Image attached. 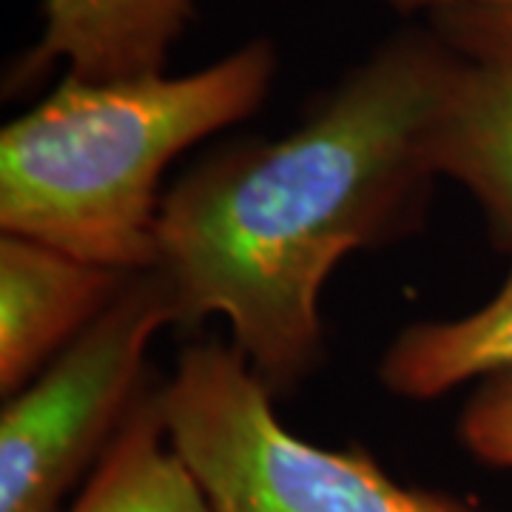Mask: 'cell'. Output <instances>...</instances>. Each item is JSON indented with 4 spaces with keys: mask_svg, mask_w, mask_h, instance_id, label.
Instances as JSON below:
<instances>
[{
    "mask_svg": "<svg viewBox=\"0 0 512 512\" xmlns=\"http://www.w3.org/2000/svg\"><path fill=\"white\" fill-rule=\"evenodd\" d=\"M450 55L430 26L353 66L299 126L214 151L165 191L154 274L174 325L220 316L279 396L325 356L322 288L345 256L424 225Z\"/></svg>",
    "mask_w": 512,
    "mask_h": 512,
    "instance_id": "1",
    "label": "cell"
},
{
    "mask_svg": "<svg viewBox=\"0 0 512 512\" xmlns=\"http://www.w3.org/2000/svg\"><path fill=\"white\" fill-rule=\"evenodd\" d=\"M274 74L265 37L188 74L106 83L63 74L0 131V234L120 274L151 271L168 165L248 120Z\"/></svg>",
    "mask_w": 512,
    "mask_h": 512,
    "instance_id": "2",
    "label": "cell"
},
{
    "mask_svg": "<svg viewBox=\"0 0 512 512\" xmlns=\"http://www.w3.org/2000/svg\"><path fill=\"white\" fill-rule=\"evenodd\" d=\"M165 433L214 512H490L410 487L362 447L291 433L234 345L197 342L157 384Z\"/></svg>",
    "mask_w": 512,
    "mask_h": 512,
    "instance_id": "3",
    "label": "cell"
},
{
    "mask_svg": "<svg viewBox=\"0 0 512 512\" xmlns=\"http://www.w3.org/2000/svg\"><path fill=\"white\" fill-rule=\"evenodd\" d=\"M174 325L160 276H128L106 311L0 410V512H63L148 393V348Z\"/></svg>",
    "mask_w": 512,
    "mask_h": 512,
    "instance_id": "4",
    "label": "cell"
},
{
    "mask_svg": "<svg viewBox=\"0 0 512 512\" xmlns=\"http://www.w3.org/2000/svg\"><path fill=\"white\" fill-rule=\"evenodd\" d=\"M450 55V80L433 128L441 180L470 194L498 248L512 237V0L430 15Z\"/></svg>",
    "mask_w": 512,
    "mask_h": 512,
    "instance_id": "5",
    "label": "cell"
},
{
    "mask_svg": "<svg viewBox=\"0 0 512 512\" xmlns=\"http://www.w3.org/2000/svg\"><path fill=\"white\" fill-rule=\"evenodd\" d=\"M128 276L35 239L0 237V393H18L126 288Z\"/></svg>",
    "mask_w": 512,
    "mask_h": 512,
    "instance_id": "6",
    "label": "cell"
},
{
    "mask_svg": "<svg viewBox=\"0 0 512 512\" xmlns=\"http://www.w3.org/2000/svg\"><path fill=\"white\" fill-rule=\"evenodd\" d=\"M43 15L20 74L32 80L60 63L77 80L106 83L165 72L194 0H43Z\"/></svg>",
    "mask_w": 512,
    "mask_h": 512,
    "instance_id": "7",
    "label": "cell"
},
{
    "mask_svg": "<svg viewBox=\"0 0 512 512\" xmlns=\"http://www.w3.org/2000/svg\"><path fill=\"white\" fill-rule=\"evenodd\" d=\"M512 256V237L507 248ZM512 373V259L510 274L476 311L404 328L379 362V382L402 399H439L461 384Z\"/></svg>",
    "mask_w": 512,
    "mask_h": 512,
    "instance_id": "8",
    "label": "cell"
},
{
    "mask_svg": "<svg viewBox=\"0 0 512 512\" xmlns=\"http://www.w3.org/2000/svg\"><path fill=\"white\" fill-rule=\"evenodd\" d=\"M63 512H214L168 441L157 387H148Z\"/></svg>",
    "mask_w": 512,
    "mask_h": 512,
    "instance_id": "9",
    "label": "cell"
},
{
    "mask_svg": "<svg viewBox=\"0 0 512 512\" xmlns=\"http://www.w3.org/2000/svg\"><path fill=\"white\" fill-rule=\"evenodd\" d=\"M458 441L470 456L512 470V373L481 379L458 416Z\"/></svg>",
    "mask_w": 512,
    "mask_h": 512,
    "instance_id": "10",
    "label": "cell"
},
{
    "mask_svg": "<svg viewBox=\"0 0 512 512\" xmlns=\"http://www.w3.org/2000/svg\"><path fill=\"white\" fill-rule=\"evenodd\" d=\"M393 9L402 12H427L436 15L441 9H456V6H476V3H501V0H384Z\"/></svg>",
    "mask_w": 512,
    "mask_h": 512,
    "instance_id": "11",
    "label": "cell"
}]
</instances>
